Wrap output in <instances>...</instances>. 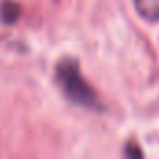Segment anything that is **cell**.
Listing matches in <instances>:
<instances>
[{"mask_svg":"<svg viewBox=\"0 0 159 159\" xmlns=\"http://www.w3.org/2000/svg\"><path fill=\"white\" fill-rule=\"evenodd\" d=\"M58 79H60L66 94L73 101L81 103V105H86V107H96L98 105L96 94L83 81V77H81V73H79V67H77L75 62H71V60L62 62L58 66Z\"/></svg>","mask_w":159,"mask_h":159,"instance_id":"1","label":"cell"},{"mask_svg":"<svg viewBox=\"0 0 159 159\" xmlns=\"http://www.w3.org/2000/svg\"><path fill=\"white\" fill-rule=\"evenodd\" d=\"M137 11L146 21H159V0H133Z\"/></svg>","mask_w":159,"mask_h":159,"instance_id":"2","label":"cell"}]
</instances>
